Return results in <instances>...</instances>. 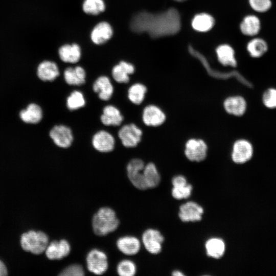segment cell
I'll return each mask as SVG.
<instances>
[{"label": "cell", "mask_w": 276, "mask_h": 276, "mask_svg": "<svg viewBox=\"0 0 276 276\" xmlns=\"http://www.w3.org/2000/svg\"><path fill=\"white\" fill-rule=\"evenodd\" d=\"M147 87L143 84L136 83L132 85L128 90V98L133 104L140 105L144 101Z\"/></svg>", "instance_id": "obj_31"}, {"label": "cell", "mask_w": 276, "mask_h": 276, "mask_svg": "<svg viewBox=\"0 0 276 276\" xmlns=\"http://www.w3.org/2000/svg\"><path fill=\"white\" fill-rule=\"evenodd\" d=\"M134 65L127 61H121L112 69V76L114 80L120 83H127L129 81V75L134 73Z\"/></svg>", "instance_id": "obj_19"}, {"label": "cell", "mask_w": 276, "mask_h": 276, "mask_svg": "<svg viewBox=\"0 0 276 276\" xmlns=\"http://www.w3.org/2000/svg\"><path fill=\"white\" fill-rule=\"evenodd\" d=\"M86 262L88 270L97 275L105 273L108 267L107 255L98 249H93L89 251Z\"/></svg>", "instance_id": "obj_7"}, {"label": "cell", "mask_w": 276, "mask_h": 276, "mask_svg": "<svg viewBox=\"0 0 276 276\" xmlns=\"http://www.w3.org/2000/svg\"><path fill=\"white\" fill-rule=\"evenodd\" d=\"M119 225V220L114 211L108 207L100 208L93 217V228L98 236H105L114 232Z\"/></svg>", "instance_id": "obj_2"}, {"label": "cell", "mask_w": 276, "mask_h": 276, "mask_svg": "<svg viewBox=\"0 0 276 276\" xmlns=\"http://www.w3.org/2000/svg\"><path fill=\"white\" fill-rule=\"evenodd\" d=\"M82 10L87 14L97 15L105 11V4L103 0H84Z\"/></svg>", "instance_id": "obj_32"}, {"label": "cell", "mask_w": 276, "mask_h": 276, "mask_svg": "<svg viewBox=\"0 0 276 276\" xmlns=\"http://www.w3.org/2000/svg\"><path fill=\"white\" fill-rule=\"evenodd\" d=\"M117 271L121 276H133L136 271L135 263L129 260H123L118 264Z\"/></svg>", "instance_id": "obj_34"}, {"label": "cell", "mask_w": 276, "mask_h": 276, "mask_svg": "<svg viewBox=\"0 0 276 276\" xmlns=\"http://www.w3.org/2000/svg\"><path fill=\"white\" fill-rule=\"evenodd\" d=\"M216 54L219 62L224 66L236 67L237 61L234 49L228 44H221L216 49Z\"/></svg>", "instance_id": "obj_17"}, {"label": "cell", "mask_w": 276, "mask_h": 276, "mask_svg": "<svg viewBox=\"0 0 276 276\" xmlns=\"http://www.w3.org/2000/svg\"><path fill=\"white\" fill-rule=\"evenodd\" d=\"M63 76L68 85H80L85 82L86 72L80 66L68 67L64 71Z\"/></svg>", "instance_id": "obj_26"}, {"label": "cell", "mask_w": 276, "mask_h": 276, "mask_svg": "<svg viewBox=\"0 0 276 276\" xmlns=\"http://www.w3.org/2000/svg\"><path fill=\"white\" fill-rule=\"evenodd\" d=\"M37 74L38 78L43 81H52L59 75V71L55 62L45 60L38 65Z\"/></svg>", "instance_id": "obj_22"}, {"label": "cell", "mask_w": 276, "mask_h": 276, "mask_svg": "<svg viewBox=\"0 0 276 276\" xmlns=\"http://www.w3.org/2000/svg\"><path fill=\"white\" fill-rule=\"evenodd\" d=\"M142 121L149 127L157 128L163 126L167 120L165 111L158 105L149 104L146 106L142 112Z\"/></svg>", "instance_id": "obj_6"}, {"label": "cell", "mask_w": 276, "mask_h": 276, "mask_svg": "<svg viewBox=\"0 0 276 276\" xmlns=\"http://www.w3.org/2000/svg\"><path fill=\"white\" fill-rule=\"evenodd\" d=\"M145 165L140 158L131 159L127 166V176L134 187L139 190L148 189L143 175V170Z\"/></svg>", "instance_id": "obj_8"}, {"label": "cell", "mask_w": 276, "mask_h": 276, "mask_svg": "<svg viewBox=\"0 0 276 276\" xmlns=\"http://www.w3.org/2000/svg\"><path fill=\"white\" fill-rule=\"evenodd\" d=\"M143 175L148 189L155 188L159 185L160 176L154 163L150 162L145 166Z\"/></svg>", "instance_id": "obj_29"}, {"label": "cell", "mask_w": 276, "mask_h": 276, "mask_svg": "<svg viewBox=\"0 0 276 276\" xmlns=\"http://www.w3.org/2000/svg\"><path fill=\"white\" fill-rule=\"evenodd\" d=\"M185 157L192 162L200 163L204 161L209 153V145L206 141L199 137H191L183 145Z\"/></svg>", "instance_id": "obj_3"}, {"label": "cell", "mask_w": 276, "mask_h": 276, "mask_svg": "<svg viewBox=\"0 0 276 276\" xmlns=\"http://www.w3.org/2000/svg\"><path fill=\"white\" fill-rule=\"evenodd\" d=\"M203 213L201 206L193 201H189L180 205L178 216L183 222L200 221Z\"/></svg>", "instance_id": "obj_13"}, {"label": "cell", "mask_w": 276, "mask_h": 276, "mask_svg": "<svg viewBox=\"0 0 276 276\" xmlns=\"http://www.w3.org/2000/svg\"><path fill=\"white\" fill-rule=\"evenodd\" d=\"M94 91L97 93L99 98L103 101L110 99L113 93V87L108 77L101 76L98 77L93 85Z\"/></svg>", "instance_id": "obj_20"}, {"label": "cell", "mask_w": 276, "mask_h": 276, "mask_svg": "<svg viewBox=\"0 0 276 276\" xmlns=\"http://www.w3.org/2000/svg\"><path fill=\"white\" fill-rule=\"evenodd\" d=\"M254 149L252 143L245 139L235 140L231 147V158L236 164H244L253 157Z\"/></svg>", "instance_id": "obj_5"}, {"label": "cell", "mask_w": 276, "mask_h": 276, "mask_svg": "<svg viewBox=\"0 0 276 276\" xmlns=\"http://www.w3.org/2000/svg\"><path fill=\"white\" fill-rule=\"evenodd\" d=\"M7 269L5 264L0 260V276L6 275Z\"/></svg>", "instance_id": "obj_40"}, {"label": "cell", "mask_w": 276, "mask_h": 276, "mask_svg": "<svg viewBox=\"0 0 276 276\" xmlns=\"http://www.w3.org/2000/svg\"><path fill=\"white\" fill-rule=\"evenodd\" d=\"M248 2L250 7L259 13L267 11L272 5L271 0H248Z\"/></svg>", "instance_id": "obj_37"}, {"label": "cell", "mask_w": 276, "mask_h": 276, "mask_svg": "<svg viewBox=\"0 0 276 276\" xmlns=\"http://www.w3.org/2000/svg\"><path fill=\"white\" fill-rule=\"evenodd\" d=\"M172 183L173 187H178L187 185V181L186 177L181 175L174 176L172 179Z\"/></svg>", "instance_id": "obj_39"}, {"label": "cell", "mask_w": 276, "mask_h": 276, "mask_svg": "<svg viewBox=\"0 0 276 276\" xmlns=\"http://www.w3.org/2000/svg\"><path fill=\"white\" fill-rule=\"evenodd\" d=\"M94 148L100 152H109L114 148L115 140L108 132L100 130L96 132L91 140Z\"/></svg>", "instance_id": "obj_14"}, {"label": "cell", "mask_w": 276, "mask_h": 276, "mask_svg": "<svg viewBox=\"0 0 276 276\" xmlns=\"http://www.w3.org/2000/svg\"><path fill=\"white\" fill-rule=\"evenodd\" d=\"M85 105V100L83 94L78 90L72 91L66 99V106L70 110H75Z\"/></svg>", "instance_id": "obj_33"}, {"label": "cell", "mask_w": 276, "mask_h": 276, "mask_svg": "<svg viewBox=\"0 0 276 276\" xmlns=\"http://www.w3.org/2000/svg\"><path fill=\"white\" fill-rule=\"evenodd\" d=\"M130 27L133 31L146 32L153 38L168 37L180 31L181 17L178 10L173 7L155 13L143 11L133 17Z\"/></svg>", "instance_id": "obj_1"}, {"label": "cell", "mask_w": 276, "mask_h": 276, "mask_svg": "<svg viewBox=\"0 0 276 276\" xmlns=\"http://www.w3.org/2000/svg\"><path fill=\"white\" fill-rule=\"evenodd\" d=\"M45 255L50 260H60L68 256L71 251L69 242L64 239L54 241L47 246Z\"/></svg>", "instance_id": "obj_15"}, {"label": "cell", "mask_w": 276, "mask_h": 276, "mask_svg": "<svg viewBox=\"0 0 276 276\" xmlns=\"http://www.w3.org/2000/svg\"><path fill=\"white\" fill-rule=\"evenodd\" d=\"M246 49L249 55L255 58L262 57L268 50L266 42L261 38H254L247 44Z\"/></svg>", "instance_id": "obj_30"}, {"label": "cell", "mask_w": 276, "mask_h": 276, "mask_svg": "<svg viewBox=\"0 0 276 276\" xmlns=\"http://www.w3.org/2000/svg\"><path fill=\"white\" fill-rule=\"evenodd\" d=\"M20 243L24 250L38 255L45 251L49 244V238L42 232L30 231L21 235Z\"/></svg>", "instance_id": "obj_4"}, {"label": "cell", "mask_w": 276, "mask_h": 276, "mask_svg": "<svg viewBox=\"0 0 276 276\" xmlns=\"http://www.w3.org/2000/svg\"><path fill=\"white\" fill-rule=\"evenodd\" d=\"M222 106L227 114L240 117L245 113L247 104L243 96L235 95L226 97L222 102Z\"/></svg>", "instance_id": "obj_10"}, {"label": "cell", "mask_w": 276, "mask_h": 276, "mask_svg": "<svg viewBox=\"0 0 276 276\" xmlns=\"http://www.w3.org/2000/svg\"><path fill=\"white\" fill-rule=\"evenodd\" d=\"M59 275L62 276H82L84 275V271L80 265L74 264L65 267L61 271Z\"/></svg>", "instance_id": "obj_38"}, {"label": "cell", "mask_w": 276, "mask_h": 276, "mask_svg": "<svg viewBox=\"0 0 276 276\" xmlns=\"http://www.w3.org/2000/svg\"><path fill=\"white\" fill-rule=\"evenodd\" d=\"M116 244L121 252L129 256L136 254L141 248L139 240L135 237L130 236H123L119 238Z\"/></svg>", "instance_id": "obj_21"}, {"label": "cell", "mask_w": 276, "mask_h": 276, "mask_svg": "<svg viewBox=\"0 0 276 276\" xmlns=\"http://www.w3.org/2000/svg\"><path fill=\"white\" fill-rule=\"evenodd\" d=\"M173 1L177 2H183L188 0H173Z\"/></svg>", "instance_id": "obj_42"}, {"label": "cell", "mask_w": 276, "mask_h": 276, "mask_svg": "<svg viewBox=\"0 0 276 276\" xmlns=\"http://www.w3.org/2000/svg\"><path fill=\"white\" fill-rule=\"evenodd\" d=\"M215 24L213 16L209 13H200L192 18L191 26L196 31L204 33L211 30Z\"/></svg>", "instance_id": "obj_23"}, {"label": "cell", "mask_w": 276, "mask_h": 276, "mask_svg": "<svg viewBox=\"0 0 276 276\" xmlns=\"http://www.w3.org/2000/svg\"><path fill=\"white\" fill-rule=\"evenodd\" d=\"M112 35L111 25L108 22L101 21L94 27L90 33V39L95 44L101 45L109 40Z\"/></svg>", "instance_id": "obj_16"}, {"label": "cell", "mask_w": 276, "mask_h": 276, "mask_svg": "<svg viewBox=\"0 0 276 276\" xmlns=\"http://www.w3.org/2000/svg\"><path fill=\"white\" fill-rule=\"evenodd\" d=\"M58 54L63 62L75 63L81 58V50L77 43L65 44L59 48Z\"/></svg>", "instance_id": "obj_18"}, {"label": "cell", "mask_w": 276, "mask_h": 276, "mask_svg": "<svg viewBox=\"0 0 276 276\" xmlns=\"http://www.w3.org/2000/svg\"><path fill=\"white\" fill-rule=\"evenodd\" d=\"M100 119L104 125L117 126L122 123L123 117L117 107L110 105L103 108Z\"/></svg>", "instance_id": "obj_24"}, {"label": "cell", "mask_w": 276, "mask_h": 276, "mask_svg": "<svg viewBox=\"0 0 276 276\" xmlns=\"http://www.w3.org/2000/svg\"><path fill=\"white\" fill-rule=\"evenodd\" d=\"M123 145L126 148L136 147L141 141L143 131L133 123L123 126L118 132Z\"/></svg>", "instance_id": "obj_9"}, {"label": "cell", "mask_w": 276, "mask_h": 276, "mask_svg": "<svg viewBox=\"0 0 276 276\" xmlns=\"http://www.w3.org/2000/svg\"><path fill=\"white\" fill-rule=\"evenodd\" d=\"M192 189V185L188 183L183 186L173 187L172 190V195L176 199H186L191 195Z\"/></svg>", "instance_id": "obj_35"}, {"label": "cell", "mask_w": 276, "mask_h": 276, "mask_svg": "<svg viewBox=\"0 0 276 276\" xmlns=\"http://www.w3.org/2000/svg\"><path fill=\"white\" fill-rule=\"evenodd\" d=\"M19 116L21 120L26 123L37 124L42 119V111L39 105L31 103L20 112Z\"/></svg>", "instance_id": "obj_27"}, {"label": "cell", "mask_w": 276, "mask_h": 276, "mask_svg": "<svg viewBox=\"0 0 276 276\" xmlns=\"http://www.w3.org/2000/svg\"><path fill=\"white\" fill-rule=\"evenodd\" d=\"M262 102L268 108H276V88H269L266 90L262 96Z\"/></svg>", "instance_id": "obj_36"}, {"label": "cell", "mask_w": 276, "mask_h": 276, "mask_svg": "<svg viewBox=\"0 0 276 276\" xmlns=\"http://www.w3.org/2000/svg\"><path fill=\"white\" fill-rule=\"evenodd\" d=\"M50 136L57 146L62 148L70 147L74 139L71 128L63 125L53 127L50 130Z\"/></svg>", "instance_id": "obj_12"}, {"label": "cell", "mask_w": 276, "mask_h": 276, "mask_svg": "<svg viewBox=\"0 0 276 276\" xmlns=\"http://www.w3.org/2000/svg\"><path fill=\"white\" fill-rule=\"evenodd\" d=\"M172 275L173 276H183L185 274L179 270H175L173 271Z\"/></svg>", "instance_id": "obj_41"}, {"label": "cell", "mask_w": 276, "mask_h": 276, "mask_svg": "<svg viewBox=\"0 0 276 276\" xmlns=\"http://www.w3.org/2000/svg\"><path fill=\"white\" fill-rule=\"evenodd\" d=\"M205 248L208 256L214 259H219L225 252V244L222 239L214 237L206 241Z\"/></svg>", "instance_id": "obj_28"}, {"label": "cell", "mask_w": 276, "mask_h": 276, "mask_svg": "<svg viewBox=\"0 0 276 276\" xmlns=\"http://www.w3.org/2000/svg\"><path fill=\"white\" fill-rule=\"evenodd\" d=\"M241 33L246 36H254L259 33L261 29V21L255 15L245 16L240 24Z\"/></svg>", "instance_id": "obj_25"}, {"label": "cell", "mask_w": 276, "mask_h": 276, "mask_svg": "<svg viewBox=\"0 0 276 276\" xmlns=\"http://www.w3.org/2000/svg\"><path fill=\"white\" fill-rule=\"evenodd\" d=\"M164 238L158 230L149 228L142 235V241L146 249L152 254H159Z\"/></svg>", "instance_id": "obj_11"}]
</instances>
